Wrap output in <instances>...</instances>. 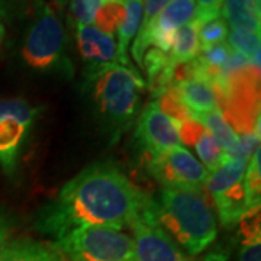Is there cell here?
Instances as JSON below:
<instances>
[{
	"mask_svg": "<svg viewBox=\"0 0 261 261\" xmlns=\"http://www.w3.org/2000/svg\"><path fill=\"white\" fill-rule=\"evenodd\" d=\"M148 199L118 167L93 164L65 183L39 212L35 226L54 241L87 225L122 231L142 218Z\"/></svg>",
	"mask_w": 261,
	"mask_h": 261,
	"instance_id": "obj_1",
	"label": "cell"
},
{
	"mask_svg": "<svg viewBox=\"0 0 261 261\" xmlns=\"http://www.w3.org/2000/svg\"><path fill=\"white\" fill-rule=\"evenodd\" d=\"M141 219L160 228L190 257L205 251L218 235L214 211L202 190L195 189H163L149 197Z\"/></svg>",
	"mask_w": 261,
	"mask_h": 261,
	"instance_id": "obj_2",
	"label": "cell"
},
{
	"mask_svg": "<svg viewBox=\"0 0 261 261\" xmlns=\"http://www.w3.org/2000/svg\"><path fill=\"white\" fill-rule=\"evenodd\" d=\"M87 86L94 106L105 125L115 135L128 128L140 113L141 93L145 83L137 70L121 64H109L86 71Z\"/></svg>",
	"mask_w": 261,
	"mask_h": 261,
	"instance_id": "obj_3",
	"label": "cell"
},
{
	"mask_svg": "<svg viewBox=\"0 0 261 261\" xmlns=\"http://www.w3.org/2000/svg\"><path fill=\"white\" fill-rule=\"evenodd\" d=\"M67 34L64 25L48 5H41L23 41L22 56L25 63L37 71L70 73L67 58Z\"/></svg>",
	"mask_w": 261,
	"mask_h": 261,
	"instance_id": "obj_4",
	"label": "cell"
},
{
	"mask_svg": "<svg viewBox=\"0 0 261 261\" xmlns=\"http://www.w3.org/2000/svg\"><path fill=\"white\" fill-rule=\"evenodd\" d=\"M68 261H132V235L108 226H79L54 241Z\"/></svg>",
	"mask_w": 261,
	"mask_h": 261,
	"instance_id": "obj_5",
	"label": "cell"
},
{
	"mask_svg": "<svg viewBox=\"0 0 261 261\" xmlns=\"http://www.w3.org/2000/svg\"><path fill=\"white\" fill-rule=\"evenodd\" d=\"M247 161L226 157L219 167L214 170L206 180L209 193L214 199L221 224L232 226L248 212L245 193Z\"/></svg>",
	"mask_w": 261,
	"mask_h": 261,
	"instance_id": "obj_6",
	"label": "cell"
},
{
	"mask_svg": "<svg viewBox=\"0 0 261 261\" xmlns=\"http://www.w3.org/2000/svg\"><path fill=\"white\" fill-rule=\"evenodd\" d=\"M147 170L164 189L202 190L209 176L205 166L183 147L148 155Z\"/></svg>",
	"mask_w": 261,
	"mask_h": 261,
	"instance_id": "obj_7",
	"label": "cell"
},
{
	"mask_svg": "<svg viewBox=\"0 0 261 261\" xmlns=\"http://www.w3.org/2000/svg\"><path fill=\"white\" fill-rule=\"evenodd\" d=\"M196 18L195 0H170L166 8L151 20L147 27H142L135 35L132 45V57L141 65L142 58L149 47L168 53L171 48L174 32L183 25Z\"/></svg>",
	"mask_w": 261,
	"mask_h": 261,
	"instance_id": "obj_8",
	"label": "cell"
},
{
	"mask_svg": "<svg viewBox=\"0 0 261 261\" xmlns=\"http://www.w3.org/2000/svg\"><path fill=\"white\" fill-rule=\"evenodd\" d=\"M38 108L20 99H0V167L12 173L37 119Z\"/></svg>",
	"mask_w": 261,
	"mask_h": 261,
	"instance_id": "obj_9",
	"label": "cell"
},
{
	"mask_svg": "<svg viewBox=\"0 0 261 261\" xmlns=\"http://www.w3.org/2000/svg\"><path fill=\"white\" fill-rule=\"evenodd\" d=\"M135 137L148 155L181 147L176 122L168 118L154 100L138 116Z\"/></svg>",
	"mask_w": 261,
	"mask_h": 261,
	"instance_id": "obj_10",
	"label": "cell"
},
{
	"mask_svg": "<svg viewBox=\"0 0 261 261\" xmlns=\"http://www.w3.org/2000/svg\"><path fill=\"white\" fill-rule=\"evenodd\" d=\"M130 229L134 240L132 261H195L155 225L138 219L130 225Z\"/></svg>",
	"mask_w": 261,
	"mask_h": 261,
	"instance_id": "obj_11",
	"label": "cell"
},
{
	"mask_svg": "<svg viewBox=\"0 0 261 261\" xmlns=\"http://www.w3.org/2000/svg\"><path fill=\"white\" fill-rule=\"evenodd\" d=\"M79 53L87 64L86 71H92L109 64L118 63V49L112 35L90 25H77L75 31Z\"/></svg>",
	"mask_w": 261,
	"mask_h": 261,
	"instance_id": "obj_12",
	"label": "cell"
},
{
	"mask_svg": "<svg viewBox=\"0 0 261 261\" xmlns=\"http://www.w3.org/2000/svg\"><path fill=\"white\" fill-rule=\"evenodd\" d=\"M176 90L181 103L192 113L193 119L196 116L218 109L216 93L211 82L199 79L186 80L176 84Z\"/></svg>",
	"mask_w": 261,
	"mask_h": 261,
	"instance_id": "obj_13",
	"label": "cell"
},
{
	"mask_svg": "<svg viewBox=\"0 0 261 261\" xmlns=\"http://www.w3.org/2000/svg\"><path fill=\"white\" fill-rule=\"evenodd\" d=\"M0 261H65V258L54 245L19 238L8 244Z\"/></svg>",
	"mask_w": 261,
	"mask_h": 261,
	"instance_id": "obj_14",
	"label": "cell"
},
{
	"mask_svg": "<svg viewBox=\"0 0 261 261\" xmlns=\"http://www.w3.org/2000/svg\"><path fill=\"white\" fill-rule=\"evenodd\" d=\"M144 0H125V18L121 27L118 28V63L125 67H129L128 48L130 41L138 34L142 20Z\"/></svg>",
	"mask_w": 261,
	"mask_h": 261,
	"instance_id": "obj_15",
	"label": "cell"
},
{
	"mask_svg": "<svg viewBox=\"0 0 261 261\" xmlns=\"http://www.w3.org/2000/svg\"><path fill=\"white\" fill-rule=\"evenodd\" d=\"M199 23L195 19L183 25L174 32L171 48L168 51V57L173 64H181L193 60L200 53L199 45Z\"/></svg>",
	"mask_w": 261,
	"mask_h": 261,
	"instance_id": "obj_16",
	"label": "cell"
},
{
	"mask_svg": "<svg viewBox=\"0 0 261 261\" xmlns=\"http://www.w3.org/2000/svg\"><path fill=\"white\" fill-rule=\"evenodd\" d=\"M232 28H245L260 34V9L254 0H224L222 13Z\"/></svg>",
	"mask_w": 261,
	"mask_h": 261,
	"instance_id": "obj_17",
	"label": "cell"
},
{
	"mask_svg": "<svg viewBox=\"0 0 261 261\" xmlns=\"http://www.w3.org/2000/svg\"><path fill=\"white\" fill-rule=\"evenodd\" d=\"M241 225L240 261H261L260 209H252L244 215Z\"/></svg>",
	"mask_w": 261,
	"mask_h": 261,
	"instance_id": "obj_18",
	"label": "cell"
},
{
	"mask_svg": "<svg viewBox=\"0 0 261 261\" xmlns=\"http://www.w3.org/2000/svg\"><path fill=\"white\" fill-rule=\"evenodd\" d=\"M195 119L200 122L206 129L214 135V138L222 147V149L226 152V155L232 154L233 149L237 147V142H238V134H235V130L228 125V122L225 121V118L222 116V113L219 112V109H215L212 112L196 116Z\"/></svg>",
	"mask_w": 261,
	"mask_h": 261,
	"instance_id": "obj_19",
	"label": "cell"
},
{
	"mask_svg": "<svg viewBox=\"0 0 261 261\" xmlns=\"http://www.w3.org/2000/svg\"><path fill=\"white\" fill-rule=\"evenodd\" d=\"M228 44L235 53L244 56L250 64L260 67V34L245 28H232L228 32Z\"/></svg>",
	"mask_w": 261,
	"mask_h": 261,
	"instance_id": "obj_20",
	"label": "cell"
},
{
	"mask_svg": "<svg viewBox=\"0 0 261 261\" xmlns=\"http://www.w3.org/2000/svg\"><path fill=\"white\" fill-rule=\"evenodd\" d=\"M125 18V0H103L94 15L96 28L108 35L115 34Z\"/></svg>",
	"mask_w": 261,
	"mask_h": 261,
	"instance_id": "obj_21",
	"label": "cell"
},
{
	"mask_svg": "<svg viewBox=\"0 0 261 261\" xmlns=\"http://www.w3.org/2000/svg\"><path fill=\"white\" fill-rule=\"evenodd\" d=\"M193 147L197 155L202 160V164H205L207 173H212L214 170H216L228 157L222 147L218 144V141L214 138V135L206 128L203 134L196 140Z\"/></svg>",
	"mask_w": 261,
	"mask_h": 261,
	"instance_id": "obj_22",
	"label": "cell"
},
{
	"mask_svg": "<svg viewBox=\"0 0 261 261\" xmlns=\"http://www.w3.org/2000/svg\"><path fill=\"white\" fill-rule=\"evenodd\" d=\"M245 193H247L248 211L260 209V148L255 149V152L252 154L250 164H247V170H245Z\"/></svg>",
	"mask_w": 261,
	"mask_h": 261,
	"instance_id": "obj_23",
	"label": "cell"
},
{
	"mask_svg": "<svg viewBox=\"0 0 261 261\" xmlns=\"http://www.w3.org/2000/svg\"><path fill=\"white\" fill-rule=\"evenodd\" d=\"M228 23L224 18L214 19L206 23L199 25V45L200 51H205L207 48L214 47L216 44L224 42L228 37Z\"/></svg>",
	"mask_w": 261,
	"mask_h": 261,
	"instance_id": "obj_24",
	"label": "cell"
},
{
	"mask_svg": "<svg viewBox=\"0 0 261 261\" xmlns=\"http://www.w3.org/2000/svg\"><path fill=\"white\" fill-rule=\"evenodd\" d=\"M102 2L103 0H68L71 18L77 22V25L93 23L94 15Z\"/></svg>",
	"mask_w": 261,
	"mask_h": 261,
	"instance_id": "obj_25",
	"label": "cell"
},
{
	"mask_svg": "<svg viewBox=\"0 0 261 261\" xmlns=\"http://www.w3.org/2000/svg\"><path fill=\"white\" fill-rule=\"evenodd\" d=\"M257 148H260V132L241 134V135H238L237 147L229 157L244 160L248 163V160L251 159Z\"/></svg>",
	"mask_w": 261,
	"mask_h": 261,
	"instance_id": "obj_26",
	"label": "cell"
},
{
	"mask_svg": "<svg viewBox=\"0 0 261 261\" xmlns=\"http://www.w3.org/2000/svg\"><path fill=\"white\" fill-rule=\"evenodd\" d=\"M195 2H197L195 20L199 25L221 18L224 0H195Z\"/></svg>",
	"mask_w": 261,
	"mask_h": 261,
	"instance_id": "obj_27",
	"label": "cell"
},
{
	"mask_svg": "<svg viewBox=\"0 0 261 261\" xmlns=\"http://www.w3.org/2000/svg\"><path fill=\"white\" fill-rule=\"evenodd\" d=\"M168 2L170 0H144V10H142V20H141L140 28L149 25L151 20L166 8Z\"/></svg>",
	"mask_w": 261,
	"mask_h": 261,
	"instance_id": "obj_28",
	"label": "cell"
},
{
	"mask_svg": "<svg viewBox=\"0 0 261 261\" xmlns=\"http://www.w3.org/2000/svg\"><path fill=\"white\" fill-rule=\"evenodd\" d=\"M12 226H13V222H12L9 215L5 214V212H0V255L3 254L5 248L9 244Z\"/></svg>",
	"mask_w": 261,
	"mask_h": 261,
	"instance_id": "obj_29",
	"label": "cell"
},
{
	"mask_svg": "<svg viewBox=\"0 0 261 261\" xmlns=\"http://www.w3.org/2000/svg\"><path fill=\"white\" fill-rule=\"evenodd\" d=\"M3 38H5V28H3V25H2V22H0V44H2Z\"/></svg>",
	"mask_w": 261,
	"mask_h": 261,
	"instance_id": "obj_30",
	"label": "cell"
},
{
	"mask_svg": "<svg viewBox=\"0 0 261 261\" xmlns=\"http://www.w3.org/2000/svg\"><path fill=\"white\" fill-rule=\"evenodd\" d=\"M56 3H58L60 6H65L67 3H68V0H54Z\"/></svg>",
	"mask_w": 261,
	"mask_h": 261,
	"instance_id": "obj_31",
	"label": "cell"
},
{
	"mask_svg": "<svg viewBox=\"0 0 261 261\" xmlns=\"http://www.w3.org/2000/svg\"><path fill=\"white\" fill-rule=\"evenodd\" d=\"M254 3H255V6L260 9V6H261V0H254Z\"/></svg>",
	"mask_w": 261,
	"mask_h": 261,
	"instance_id": "obj_32",
	"label": "cell"
}]
</instances>
